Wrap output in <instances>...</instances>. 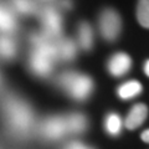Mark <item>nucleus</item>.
Listing matches in <instances>:
<instances>
[{
    "label": "nucleus",
    "mask_w": 149,
    "mask_h": 149,
    "mask_svg": "<svg viewBox=\"0 0 149 149\" xmlns=\"http://www.w3.org/2000/svg\"><path fill=\"white\" fill-rule=\"evenodd\" d=\"M16 29V21L10 11L0 5V31L11 32Z\"/></svg>",
    "instance_id": "16"
},
{
    "label": "nucleus",
    "mask_w": 149,
    "mask_h": 149,
    "mask_svg": "<svg viewBox=\"0 0 149 149\" xmlns=\"http://www.w3.org/2000/svg\"><path fill=\"white\" fill-rule=\"evenodd\" d=\"M56 52L60 58H62L63 61H71L76 57V46L74 42L70 39H62L56 44Z\"/></svg>",
    "instance_id": "10"
},
{
    "label": "nucleus",
    "mask_w": 149,
    "mask_h": 149,
    "mask_svg": "<svg viewBox=\"0 0 149 149\" xmlns=\"http://www.w3.org/2000/svg\"><path fill=\"white\" fill-rule=\"evenodd\" d=\"M31 42L34 44L36 51H40L45 55L50 56L51 58L57 57V52H56V44L52 42V39L46 34H35L31 37Z\"/></svg>",
    "instance_id": "8"
},
{
    "label": "nucleus",
    "mask_w": 149,
    "mask_h": 149,
    "mask_svg": "<svg viewBox=\"0 0 149 149\" xmlns=\"http://www.w3.org/2000/svg\"><path fill=\"white\" fill-rule=\"evenodd\" d=\"M9 114H10L11 123L17 129H25L30 125L32 117L30 109L20 103H13L9 107Z\"/></svg>",
    "instance_id": "6"
},
{
    "label": "nucleus",
    "mask_w": 149,
    "mask_h": 149,
    "mask_svg": "<svg viewBox=\"0 0 149 149\" xmlns=\"http://www.w3.org/2000/svg\"><path fill=\"white\" fill-rule=\"evenodd\" d=\"M16 44L8 36H0V58L11 60L16 55Z\"/></svg>",
    "instance_id": "14"
},
{
    "label": "nucleus",
    "mask_w": 149,
    "mask_h": 149,
    "mask_svg": "<svg viewBox=\"0 0 149 149\" xmlns=\"http://www.w3.org/2000/svg\"><path fill=\"white\" fill-rule=\"evenodd\" d=\"M130 66H132V60L127 54L122 52L112 56L107 65L109 73L114 77H120L125 74L130 70Z\"/></svg>",
    "instance_id": "7"
},
{
    "label": "nucleus",
    "mask_w": 149,
    "mask_h": 149,
    "mask_svg": "<svg viewBox=\"0 0 149 149\" xmlns=\"http://www.w3.org/2000/svg\"><path fill=\"white\" fill-rule=\"evenodd\" d=\"M42 136L51 141H56L63 137V134L66 133V122L61 117H51L47 118L42 124Z\"/></svg>",
    "instance_id": "5"
},
{
    "label": "nucleus",
    "mask_w": 149,
    "mask_h": 149,
    "mask_svg": "<svg viewBox=\"0 0 149 149\" xmlns=\"http://www.w3.org/2000/svg\"><path fill=\"white\" fill-rule=\"evenodd\" d=\"M104 129L109 136L117 137L122 129V119L117 113H109L104 119Z\"/></svg>",
    "instance_id": "15"
},
{
    "label": "nucleus",
    "mask_w": 149,
    "mask_h": 149,
    "mask_svg": "<svg viewBox=\"0 0 149 149\" xmlns=\"http://www.w3.org/2000/svg\"><path fill=\"white\" fill-rule=\"evenodd\" d=\"M57 85L62 87L73 100L85 101L93 91V82L86 74L76 72H65L57 78Z\"/></svg>",
    "instance_id": "1"
},
{
    "label": "nucleus",
    "mask_w": 149,
    "mask_h": 149,
    "mask_svg": "<svg viewBox=\"0 0 149 149\" xmlns=\"http://www.w3.org/2000/svg\"><path fill=\"white\" fill-rule=\"evenodd\" d=\"M52 63H54V58L40 52V51L35 50L30 56V67L32 72L40 77L49 76L51 71H52Z\"/></svg>",
    "instance_id": "4"
},
{
    "label": "nucleus",
    "mask_w": 149,
    "mask_h": 149,
    "mask_svg": "<svg viewBox=\"0 0 149 149\" xmlns=\"http://www.w3.org/2000/svg\"><path fill=\"white\" fill-rule=\"evenodd\" d=\"M13 6L21 14H32L36 10V5L31 0H11Z\"/></svg>",
    "instance_id": "18"
},
{
    "label": "nucleus",
    "mask_w": 149,
    "mask_h": 149,
    "mask_svg": "<svg viewBox=\"0 0 149 149\" xmlns=\"http://www.w3.org/2000/svg\"><path fill=\"white\" fill-rule=\"evenodd\" d=\"M78 41H80V46L85 51L92 49L93 31L87 22H81L80 26H78Z\"/></svg>",
    "instance_id": "13"
},
{
    "label": "nucleus",
    "mask_w": 149,
    "mask_h": 149,
    "mask_svg": "<svg viewBox=\"0 0 149 149\" xmlns=\"http://www.w3.org/2000/svg\"><path fill=\"white\" fill-rule=\"evenodd\" d=\"M41 21L44 24L46 35L51 39L61 34L62 30V20L58 13L52 8H44L41 11Z\"/></svg>",
    "instance_id": "3"
},
{
    "label": "nucleus",
    "mask_w": 149,
    "mask_h": 149,
    "mask_svg": "<svg viewBox=\"0 0 149 149\" xmlns=\"http://www.w3.org/2000/svg\"><path fill=\"white\" fill-rule=\"evenodd\" d=\"M141 138H142V141H144L146 143H149V129H147V130H144V132L142 133V136H141Z\"/></svg>",
    "instance_id": "20"
},
{
    "label": "nucleus",
    "mask_w": 149,
    "mask_h": 149,
    "mask_svg": "<svg viewBox=\"0 0 149 149\" xmlns=\"http://www.w3.org/2000/svg\"><path fill=\"white\" fill-rule=\"evenodd\" d=\"M137 19L143 27L149 29V0H139L138 1Z\"/></svg>",
    "instance_id": "17"
},
{
    "label": "nucleus",
    "mask_w": 149,
    "mask_h": 149,
    "mask_svg": "<svg viewBox=\"0 0 149 149\" xmlns=\"http://www.w3.org/2000/svg\"><path fill=\"white\" fill-rule=\"evenodd\" d=\"M142 90V85L138 81H128L118 87L117 93L120 100H132L137 97Z\"/></svg>",
    "instance_id": "11"
},
{
    "label": "nucleus",
    "mask_w": 149,
    "mask_h": 149,
    "mask_svg": "<svg viewBox=\"0 0 149 149\" xmlns=\"http://www.w3.org/2000/svg\"><path fill=\"white\" fill-rule=\"evenodd\" d=\"M66 122V128L67 130L72 133H82L85 132L86 128H87V119L83 114L80 113H73V114H70L68 117L65 119Z\"/></svg>",
    "instance_id": "12"
},
{
    "label": "nucleus",
    "mask_w": 149,
    "mask_h": 149,
    "mask_svg": "<svg viewBox=\"0 0 149 149\" xmlns=\"http://www.w3.org/2000/svg\"><path fill=\"white\" fill-rule=\"evenodd\" d=\"M144 72H146V74L149 77V60L146 63H144Z\"/></svg>",
    "instance_id": "22"
},
{
    "label": "nucleus",
    "mask_w": 149,
    "mask_h": 149,
    "mask_svg": "<svg viewBox=\"0 0 149 149\" xmlns=\"http://www.w3.org/2000/svg\"><path fill=\"white\" fill-rule=\"evenodd\" d=\"M122 21L118 13L113 9H104L100 16V30L103 39L107 41H114L119 36Z\"/></svg>",
    "instance_id": "2"
},
{
    "label": "nucleus",
    "mask_w": 149,
    "mask_h": 149,
    "mask_svg": "<svg viewBox=\"0 0 149 149\" xmlns=\"http://www.w3.org/2000/svg\"><path fill=\"white\" fill-rule=\"evenodd\" d=\"M148 116V107L143 103H138L133 106V108L129 111V113L125 118V127L128 129H136L146 120Z\"/></svg>",
    "instance_id": "9"
},
{
    "label": "nucleus",
    "mask_w": 149,
    "mask_h": 149,
    "mask_svg": "<svg viewBox=\"0 0 149 149\" xmlns=\"http://www.w3.org/2000/svg\"><path fill=\"white\" fill-rule=\"evenodd\" d=\"M61 5L63 6V8H70V5H71V1L70 0H61Z\"/></svg>",
    "instance_id": "21"
},
{
    "label": "nucleus",
    "mask_w": 149,
    "mask_h": 149,
    "mask_svg": "<svg viewBox=\"0 0 149 149\" xmlns=\"http://www.w3.org/2000/svg\"><path fill=\"white\" fill-rule=\"evenodd\" d=\"M65 149H93V148L86 147L85 144H82V143L73 142V143H70L68 146H66V147H65Z\"/></svg>",
    "instance_id": "19"
}]
</instances>
